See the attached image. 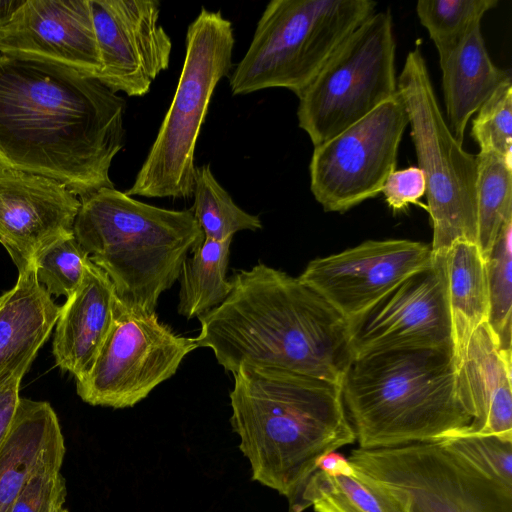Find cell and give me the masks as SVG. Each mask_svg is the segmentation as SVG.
<instances>
[{
    "instance_id": "5b68a950",
    "label": "cell",
    "mask_w": 512,
    "mask_h": 512,
    "mask_svg": "<svg viewBox=\"0 0 512 512\" xmlns=\"http://www.w3.org/2000/svg\"><path fill=\"white\" fill-rule=\"evenodd\" d=\"M80 200L73 232L83 250L107 274L123 308L155 312L188 252L204 240L192 210L153 206L115 187Z\"/></svg>"
},
{
    "instance_id": "4fadbf2b",
    "label": "cell",
    "mask_w": 512,
    "mask_h": 512,
    "mask_svg": "<svg viewBox=\"0 0 512 512\" xmlns=\"http://www.w3.org/2000/svg\"><path fill=\"white\" fill-rule=\"evenodd\" d=\"M432 263L427 244L406 239L368 240L310 261L298 278L350 324Z\"/></svg>"
},
{
    "instance_id": "e575fe53",
    "label": "cell",
    "mask_w": 512,
    "mask_h": 512,
    "mask_svg": "<svg viewBox=\"0 0 512 512\" xmlns=\"http://www.w3.org/2000/svg\"><path fill=\"white\" fill-rule=\"evenodd\" d=\"M22 377L15 376L0 386V449L12 428L19 404V388Z\"/></svg>"
},
{
    "instance_id": "cb8c5ba5",
    "label": "cell",
    "mask_w": 512,
    "mask_h": 512,
    "mask_svg": "<svg viewBox=\"0 0 512 512\" xmlns=\"http://www.w3.org/2000/svg\"><path fill=\"white\" fill-rule=\"evenodd\" d=\"M442 262L457 370L471 336L489 319L486 261L475 243L456 241Z\"/></svg>"
},
{
    "instance_id": "9a60e30c",
    "label": "cell",
    "mask_w": 512,
    "mask_h": 512,
    "mask_svg": "<svg viewBox=\"0 0 512 512\" xmlns=\"http://www.w3.org/2000/svg\"><path fill=\"white\" fill-rule=\"evenodd\" d=\"M101 59L98 80L114 93L141 97L167 70L172 40L157 0H90Z\"/></svg>"
},
{
    "instance_id": "ac0fdd59",
    "label": "cell",
    "mask_w": 512,
    "mask_h": 512,
    "mask_svg": "<svg viewBox=\"0 0 512 512\" xmlns=\"http://www.w3.org/2000/svg\"><path fill=\"white\" fill-rule=\"evenodd\" d=\"M512 351L502 350L488 322L471 336L457 369L460 399L471 417L460 431L512 439Z\"/></svg>"
},
{
    "instance_id": "44dd1931",
    "label": "cell",
    "mask_w": 512,
    "mask_h": 512,
    "mask_svg": "<svg viewBox=\"0 0 512 512\" xmlns=\"http://www.w3.org/2000/svg\"><path fill=\"white\" fill-rule=\"evenodd\" d=\"M65 451L64 437L51 405L20 398L12 428L0 449V512H9L37 468L63 460Z\"/></svg>"
},
{
    "instance_id": "603a6c76",
    "label": "cell",
    "mask_w": 512,
    "mask_h": 512,
    "mask_svg": "<svg viewBox=\"0 0 512 512\" xmlns=\"http://www.w3.org/2000/svg\"><path fill=\"white\" fill-rule=\"evenodd\" d=\"M310 506L316 512H406L389 487L337 452L322 459L292 512H303Z\"/></svg>"
},
{
    "instance_id": "7a4b0ae2",
    "label": "cell",
    "mask_w": 512,
    "mask_h": 512,
    "mask_svg": "<svg viewBox=\"0 0 512 512\" xmlns=\"http://www.w3.org/2000/svg\"><path fill=\"white\" fill-rule=\"evenodd\" d=\"M227 298L198 317L197 346L226 372L286 370L342 387L354 359L350 324L298 277L262 262L230 278Z\"/></svg>"
},
{
    "instance_id": "4316f807",
    "label": "cell",
    "mask_w": 512,
    "mask_h": 512,
    "mask_svg": "<svg viewBox=\"0 0 512 512\" xmlns=\"http://www.w3.org/2000/svg\"><path fill=\"white\" fill-rule=\"evenodd\" d=\"M193 215L205 239L224 241L239 231H256L262 222L241 209L214 177L208 164L197 167L194 181Z\"/></svg>"
},
{
    "instance_id": "d4e9b609",
    "label": "cell",
    "mask_w": 512,
    "mask_h": 512,
    "mask_svg": "<svg viewBox=\"0 0 512 512\" xmlns=\"http://www.w3.org/2000/svg\"><path fill=\"white\" fill-rule=\"evenodd\" d=\"M232 239H205L187 257L179 274L180 290L177 311L186 319L199 317L220 305L232 285L227 278Z\"/></svg>"
},
{
    "instance_id": "8d00e7d4",
    "label": "cell",
    "mask_w": 512,
    "mask_h": 512,
    "mask_svg": "<svg viewBox=\"0 0 512 512\" xmlns=\"http://www.w3.org/2000/svg\"><path fill=\"white\" fill-rule=\"evenodd\" d=\"M55 512H68V510L64 507L60 508L59 510L55 511Z\"/></svg>"
},
{
    "instance_id": "52a82bcc",
    "label": "cell",
    "mask_w": 512,
    "mask_h": 512,
    "mask_svg": "<svg viewBox=\"0 0 512 512\" xmlns=\"http://www.w3.org/2000/svg\"><path fill=\"white\" fill-rule=\"evenodd\" d=\"M372 0H272L229 76L233 95L285 88L298 98L373 13Z\"/></svg>"
},
{
    "instance_id": "d6986e66",
    "label": "cell",
    "mask_w": 512,
    "mask_h": 512,
    "mask_svg": "<svg viewBox=\"0 0 512 512\" xmlns=\"http://www.w3.org/2000/svg\"><path fill=\"white\" fill-rule=\"evenodd\" d=\"M118 306L111 280L90 261L80 286L60 307L52 349L56 365L76 380L84 377L111 330Z\"/></svg>"
},
{
    "instance_id": "8992f818",
    "label": "cell",
    "mask_w": 512,
    "mask_h": 512,
    "mask_svg": "<svg viewBox=\"0 0 512 512\" xmlns=\"http://www.w3.org/2000/svg\"><path fill=\"white\" fill-rule=\"evenodd\" d=\"M234 44L231 21L221 11L202 7L187 28L185 58L170 107L127 195L193 196L197 139L217 84L230 76Z\"/></svg>"
},
{
    "instance_id": "5bb4252c",
    "label": "cell",
    "mask_w": 512,
    "mask_h": 512,
    "mask_svg": "<svg viewBox=\"0 0 512 512\" xmlns=\"http://www.w3.org/2000/svg\"><path fill=\"white\" fill-rule=\"evenodd\" d=\"M350 332L354 359L393 350L452 349L442 257L350 323Z\"/></svg>"
},
{
    "instance_id": "9c48e42d",
    "label": "cell",
    "mask_w": 512,
    "mask_h": 512,
    "mask_svg": "<svg viewBox=\"0 0 512 512\" xmlns=\"http://www.w3.org/2000/svg\"><path fill=\"white\" fill-rule=\"evenodd\" d=\"M389 10L373 13L334 52L299 97L297 118L314 147L397 94Z\"/></svg>"
},
{
    "instance_id": "f546056e",
    "label": "cell",
    "mask_w": 512,
    "mask_h": 512,
    "mask_svg": "<svg viewBox=\"0 0 512 512\" xmlns=\"http://www.w3.org/2000/svg\"><path fill=\"white\" fill-rule=\"evenodd\" d=\"M90 261L72 235L45 248L36 257L33 266L38 282L49 295L69 298L80 286Z\"/></svg>"
},
{
    "instance_id": "30bf717a",
    "label": "cell",
    "mask_w": 512,
    "mask_h": 512,
    "mask_svg": "<svg viewBox=\"0 0 512 512\" xmlns=\"http://www.w3.org/2000/svg\"><path fill=\"white\" fill-rule=\"evenodd\" d=\"M347 459L389 487L406 512H512V488L441 440L358 448Z\"/></svg>"
},
{
    "instance_id": "e0dca14e",
    "label": "cell",
    "mask_w": 512,
    "mask_h": 512,
    "mask_svg": "<svg viewBox=\"0 0 512 512\" xmlns=\"http://www.w3.org/2000/svg\"><path fill=\"white\" fill-rule=\"evenodd\" d=\"M80 198L66 185L0 166V244L22 273L54 242L74 235Z\"/></svg>"
},
{
    "instance_id": "ba28073f",
    "label": "cell",
    "mask_w": 512,
    "mask_h": 512,
    "mask_svg": "<svg viewBox=\"0 0 512 512\" xmlns=\"http://www.w3.org/2000/svg\"><path fill=\"white\" fill-rule=\"evenodd\" d=\"M397 92L425 177L432 258H440L456 241L477 242V155L465 151L451 133L419 47L406 56Z\"/></svg>"
},
{
    "instance_id": "3957f363",
    "label": "cell",
    "mask_w": 512,
    "mask_h": 512,
    "mask_svg": "<svg viewBox=\"0 0 512 512\" xmlns=\"http://www.w3.org/2000/svg\"><path fill=\"white\" fill-rule=\"evenodd\" d=\"M230 423L252 480L288 499L292 512L324 457L355 442L340 385L268 367L232 373Z\"/></svg>"
},
{
    "instance_id": "d590c367",
    "label": "cell",
    "mask_w": 512,
    "mask_h": 512,
    "mask_svg": "<svg viewBox=\"0 0 512 512\" xmlns=\"http://www.w3.org/2000/svg\"><path fill=\"white\" fill-rule=\"evenodd\" d=\"M25 0H0V28L12 18Z\"/></svg>"
},
{
    "instance_id": "1f68e13d",
    "label": "cell",
    "mask_w": 512,
    "mask_h": 512,
    "mask_svg": "<svg viewBox=\"0 0 512 512\" xmlns=\"http://www.w3.org/2000/svg\"><path fill=\"white\" fill-rule=\"evenodd\" d=\"M440 440L485 474L512 488V439L457 430Z\"/></svg>"
},
{
    "instance_id": "836d02e7",
    "label": "cell",
    "mask_w": 512,
    "mask_h": 512,
    "mask_svg": "<svg viewBox=\"0 0 512 512\" xmlns=\"http://www.w3.org/2000/svg\"><path fill=\"white\" fill-rule=\"evenodd\" d=\"M381 193L389 207L394 211H402L426 193V182L423 172L417 166L402 170H394L386 179Z\"/></svg>"
},
{
    "instance_id": "4dcf8cb0",
    "label": "cell",
    "mask_w": 512,
    "mask_h": 512,
    "mask_svg": "<svg viewBox=\"0 0 512 512\" xmlns=\"http://www.w3.org/2000/svg\"><path fill=\"white\" fill-rule=\"evenodd\" d=\"M471 136L479 152H492L512 163V83L503 82L473 119Z\"/></svg>"
},
{
    "instance_id": "277c9868",
    "label": "cell",
    "mask_w": 512,
    "mask_h": 512,
    "mask_svg": "<svg viewBox=\"0 0 512 512\" xmlns=\"http://www.w3.org/2000/svg\"><path fill=\"white\" fill-rule=\"evenodd\" d=\"M344 406L362 449L438 441L468 426L452 349H404L352 361Z\"/></svg>"
},
{
    "instance_id": "7402d4cb",
    "label": "cell",
    "mask_w": 512,
    "mask_h": 512,
    "mask_svg": "<svg viewBox=\"0 0 512 512\" xmlns=\"http://www.w3.org/2000/svg\"><path fill=\"white\" fill-rule=\"evenodd\" d=\"M447 124L462 144L471 116L510 75L491 60L475 27L455 48L439 56Z\"/></svg>"
},
{
    "instance_id": "2e32d148",
    "label": "cell",
    "mask_w": 512,
    "mask_h": 512,
    "mask_svg": "<svg viewBox=\"0 0 512 512\" xmlns=\"http://www.w3.org/2000/svg\"><path fill=\"white\" fill-rule=\"evenodd\" d=\"M0 53L98 78L102 64L90 0H25L0 28Z\"/></svg>"
},
{
    "instance_id": "484cf974",
    "label": "cell",
    "mask_w": 512,
    "mask_h": 512,
    "mask_svg": "<svg viewBox=\"0 0 512 512\" xmlns=\"http://www.w3.org/2000/svg\"><path fill=\"white\" fill-rule=\"evenodd\" d=\"M477 246L486 259L512 219V163L492 152L477 155Z\"/></svg>"
},
{
    "instance_id": "d6a6232c",
    "label": "cell",
    "mask_w": 512,
    "mask_h": 512,
    "mask_svg": "<svg viewBox=\"0 0 512 512\" xmlns=\"http://www.w3.org/2000/svg\"><path fill=\"white\" fill-rule=\"evenodd\" d=\"M63 460L37 468L28 478L9 512H55L66 499L65 479L60 473Z\"/></svg>"
},
{
    "instance_id": "83f0119b",
    "label": "cell",
    "mask_w": 512,
    "mask_h": 512,
    "mask_svg": "<svg viewBox=\"0 0 512 512\" xmlns=\"http://www.w3.org/2000/svg\"><path fill=\"white\" fill-rule=\"evenodd\" d=\"M497 4V0H419L416 13L440 56L480 26L484 14Z\"/></svg>"
},
{
    "instance_id": "ffe728a7",
    "label": "cell",
    "mask_w": 512,
    "mask_h": 512,
    "mask_svg": "<svg viewBox=\"0 0 512 512\" xmlns=\"http://www.w3.org/2000/svg\"><path fill=\"white\" fill-rule=\"evenodd\" d=\"M18 274L14 287L0 296V386L23 378L60 314L34 266Z\"/></svg>"
},
{
    "instance_id": "f1b7e54d",
    "label": "cell",
    "mask_w": 512,
    "mask_h": 512,
    "mask_svg": "<svg viewBox=\"0 0 512 512\" xmlns=\"http://www.w3.org/2000/svg\"><path fill=\"white\" fill-rule=\"evenodd\" d=\"M489 294L488 324L502 350L511 351L512 332V219L502 227L485 259Z\"/></svg>"
},
{
    "instance_id": "6da1fadb",
    "label": "cell",
    "mask_w": 512,
    "mask_h": 512,
    "mask_svg": "<svg viewBox=\"0 0 512 512\" xmlns=\"http://www.w3.org/2000/svg\"><path fill=\"white\" fill-rule=\"evenodd\" d=\"M125 109L97 78L0 53V166L54 179L80 199L114 188Z\"/></svg>"
},
{
    "instance_id": "7c38bea8",
    "label": "cell",
    "mask_w": 512,
    "mask_h": 512,
    "mask_svg": "<svg viewBox=\"0 0 512 512\" xmlns=\"http://www.w3.org/2000/svg\"><path fill=\"white\" fill-rule=\"evenodd\" d=\"M408 115L400 95L314 147L310 190L326 212L343 213L381 193L395 170Z\"/></svg>"
},
{
    "instance_id": "8fae6325",
    "label": "cell",
    "mask_w": 512,
    "mask_h": 512,
    "mask_svg": "<svg viewBox=\"0 0 512 512\" xmlns=\"http://www.w3.org/2000/svg\"><path fill=\"white\" fill-rule=\"evenodd\" d=\"M198 348L156 312L128 311L120 303L111 330L89 372L76 380L77 394L93 406H135L172 377Z\"/></svg>"
}]
</instances>
